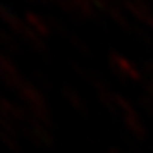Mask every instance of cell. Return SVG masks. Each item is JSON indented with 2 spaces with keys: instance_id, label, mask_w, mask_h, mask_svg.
<instances>
[{
  "instance_id": "6da1fadb",
  "label": "cell",
  "mask_w": 153,
  "mask_h": 153,
  "mask_svg": "<svg viewBox=\"0 0 153 153\" xmlns=\"http://www.w3.org/2000/svg\"><path fill=\"white\" fill-rule=\"evenodd\" d=\"M107 153H126V151H120V149H109Z\"/></svg>"
}]
</instances>
